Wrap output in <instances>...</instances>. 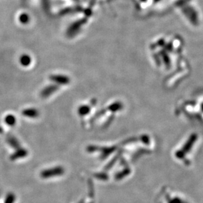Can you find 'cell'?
<instances>
[{
	"label": "cell",
	"mask_w": 203,
	"mask_h": 203,
	"mask_svg": "<svg viewBox=\"0 0 203 203\" xmlns=\"http://www.w3.org/2000/svg\"><path fill=\"white\" fill-rule=\"evenodd\" d=\"M5 121H6L7 124H9V125H13L15 122V119L13 116H7V117L5 118Z\"/></svg>",
	"instance_id": "obj_1"
}]
</instances>
